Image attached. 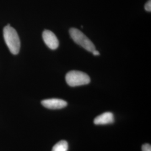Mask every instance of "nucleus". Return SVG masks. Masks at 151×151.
<instances>
[{"label": "nucleus", "instance_id": "obj_7", "mask_svg": "<svg viewBox=\"0 0 151 151\" xmlns=\"http://www.w3.org/2000/svg\"><path fill=\"white\" fill-rule=\"evenodd\" d=\"M68 149V143L65 140H60L53 146L52 151H67Z\"/></svg>", "mask_w": 151, "mask_h": 151}, {"label": "nucleus", "instance_id": "obj_4", "mask_svg": "<svg viewBox=\"0 0 151 151\" xmlns=\"http://www.w3.org/2000/svg\"><path fill=\"white\" fill-rule=\"evenodd\" d=\"M43 39L48 47L52 50L56 49L59 46V41L53 32L45 30L43 32Z\"/></svg>", "mask_w": 151, "mask_h": 151}, {"label": "nucleus", "instance_id": "obj_6", "mask_svg": "<svg viewBox=\"0 0 151 151\" xmlns=\"http://www.w3.org/2000/svg\"><path fill=\"white\" fill-rule=\"evenodd\" d=\"M114 122L113 114L106 112L97 116L94 119V123L96 125H105L111 124Z\"/></svg>", "mask_w": 151, "mask_h": 151}, {"label": "nucleus", "instance_id": "obj_3", "mask_svg": "<svg viewBox=\"0 0 151 151\" xmlns=\"http://www.w3.org/2000/svg\"><path fill=\"white\" fill-rule=\"evenodd\" d=\"M70 37L76 43L90 52L95 50V47L91 41L78 29L71 28L70 30Z\"/></svg>", "mask_w": 151, "mask_h": 151}, {"label": "nucleus", "instance_id": "obj_5", "mask_svg": "<svg viewBox=\"0 0 151 151\" xmlns=\"http://www.w3.org/2000/svg\"><path fill=\"white\" fill-rule=\"evenodd\" d=\"M41 104L44 107L49 109H60L64 108L67 105V103L59 99H50L44 100L42 101Z\"/></svg>", "mask_w": 151, "mask_h": 151}, {"label": "nucleus", "instance_id": "obj_9", "mask_svg": "<svg viewBox=\"0 0 151 151\" xmlns=\"http://www.w3.org/2000/svg\"><path fill=\"white\" fill-rule=\"evenodd\" d=\"M145 9L146 11L151 12V1L149 0L145 5Z\"/></svg>", "mask_w": 151, "mask_h": 151}, {"label": "nucleus", "instance_id": "obj_1", "mask_svg": "<svg viewBox=\"0 0 151 151\" xmlns=\"http://www.w3.org/2000/svg\"><path fill=\"white\" fill-rule=\"evenodd\" d=\"M4 37L11 53L18 54L20 49V41L16 30L9 24L4 29Z\"/></svg>", "mask_w": 151, "mask_h": 151}, {"label": "nucleus", "instance_id": "obj_2", "mask_svg": "<svg viewBox=\"0 0 151 151\" xmlns=\"http://www.w3.org/2000/svg\"><path fill=\"white\" fill-rule=\"evenodd\" d=\"M65 81L70 86H79L88 84L90 82V78L83 72L71 70L65 76Z\"/></svg>", "mask_w": 151, "mask_h": 151}, {"label": "nucleus", "instance_id": "obj_8", "mask_svg": "<svg viewBox=\"0 0 151 151\" xmlns=\"http://www.w3.org/2000/svg\"><path fill=\"white\" fill-rule=\"evenodd\" d=\"M142 151H151V146L149 144L143 145L142 147Z\"/></svg>", "mask_w": 151, "mask_h": 151}, {"label": "nucleus", "instance_id": "obj_10", "mask_svg": "<svg viewBox=\"0 0 151 151\" xmlns=\"http://www.w3.org/2000/svg\"><path fill=\"white\" fill-rule=\"evenodd\" d=\"M92 53V54H93L94 55H100V53H99V52L96 50V49H95V50H94Z\"/></svg>", "mask_w": 151, "mask_h": 151}]
</instances>
